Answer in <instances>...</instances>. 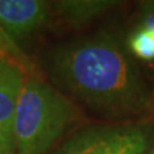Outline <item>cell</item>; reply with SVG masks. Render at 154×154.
<instances>
[{"instance_id":"1","label":"cell","mask_w":154,"mask_h":154,"mask_svg":"<svg viewBox=\"0 0 154 154\" xmlns=\"http://www.w3.org/2000/svg\"><path fill=\"white\" fill-rule=\"evenodd\" d=\"M48 71L60 89L104 116L136 114L149 107L140 73L112 36L57 46L48 57Z\"/></svg>"},{"instance_id":"2","label":"cell","mask_w":154,"mask_h":154,"mask_svg":"<svg viewBox=\"0 0 154 154\" xmlns=\"http://www.w3.org/2000/svg\"><path fill=\"white\" fill-rule=\"evenodd\" d=\"M79 118V110L60 91L26 76L13 122L16 154H49Z\"/></svg>"},{"instance_id":"3","label":"cell","mask_w":154,"mask_h":154,"mask_svg":"<svg viewBox=\"0 0 154 154\" xmlns=\"http://www.w3.org/2000/svg\"><path fill=\"white\" fill-rule=\"evenodd\" d=\"M149 130L143 125H90L60 143L49 154H146Z\"/></svg>"},{"instance_id":"4","label":"cell","mask_w":154,"mask_h":154,"mask_svg":"<svg viewBox=\"0 0 154 154\" xmlns=\"http://www.w3.org/2000/svg\"><path fill=\"white\" fill-rule=\"evenodd\" d=\"M50 18V4L41 0H0V28L17 44L41 30Z\"/></svg>"},{"instance_id":"5","label":"cell","mask_w":154,"mask_h":154,"mask_svg":"<svg viewBox=\"0 0 154 154\" xmlns=\"http://www.w3.org/2000/svg\"><path fill=\"white\" fill-rule=\"evenodd\" d=\"M26 68L14 60L0 59V146L14 154L13 122Z\"/></svg>"},{"instance_id":"6","label":"cell","mask_w":154,"mask_h":154,"mask_svg":"<svg viewBox=\"0 0 154 154\" xmlns=\"http://www.w3.org/2000/svg\"><path fill=\"white\" fill-rule=\"evenodd\" d=\"M116 4L110 0H62L54 3V8L69 26L79 27Z\"/></svg>"},{"instance_id":"7","label":"cell","mask_w":154,"mask_h":154,"mask_svg":"<svg viewBox=\"0 0 154 154\" xmlns=\"http://www.w3.org/2000/svg\"><path fill=\"white\" fill-rule=\"evenodd\" d=\"M128 48L139 59L154 60V32L139 27L128 37Z\"/></svg>"},{"instance_id":"8","label":"cell","mask_w":154,"mask_h":154,"mask_svg":"<svg viewBox=\"0 0 154 154\" xmlns=\"http://www.w3.org/2000/svg\"><path fill=\"white\" fill-rule=\"evenodd\" d=\"M0 59L14 60L23 67L27 64V58L23 55V53L18 48V44L12 41L11 38L2 31V28H0Z\"/></svg>"},{"instance_id":"9","label":"cell","mask_w":154,"mask_h":154,"mask_svg":"<svg viewBox=\"0 0 154 154\" xmlns=\"http://www.w3.org/2000/svg\"><path fill=\"white\" fill-rule=\"evenodd\" d=\"M0 154H12L11 152H8L5 148H3V146H0Z\"/></svg>"},{"instance_id":"10","label":"cell","mask_w":154,"mask_h":154,"mask_svg":"<svg viewBox=\"0 0 154 154\" xmlns=\"http://www.w3.org/2000/svg\"><path fill=\"white\" fill-rule=\"evenodd\" d=\"M150 154H154V152H152V153H150Z\"/></svg>"},{"instance_id":"11","label":"cell","mask_w":154,"mask_h":154,"mask_svg":"<svg viewBox=\"0 0 154 154\" xmlns=\"http://www.w3.org/2000/svg\"><path fill=\"white\" fill-rule=\"evenodd\" d=\"M153 152H154V150H153Z\"/></svg>"}]
</instances>
